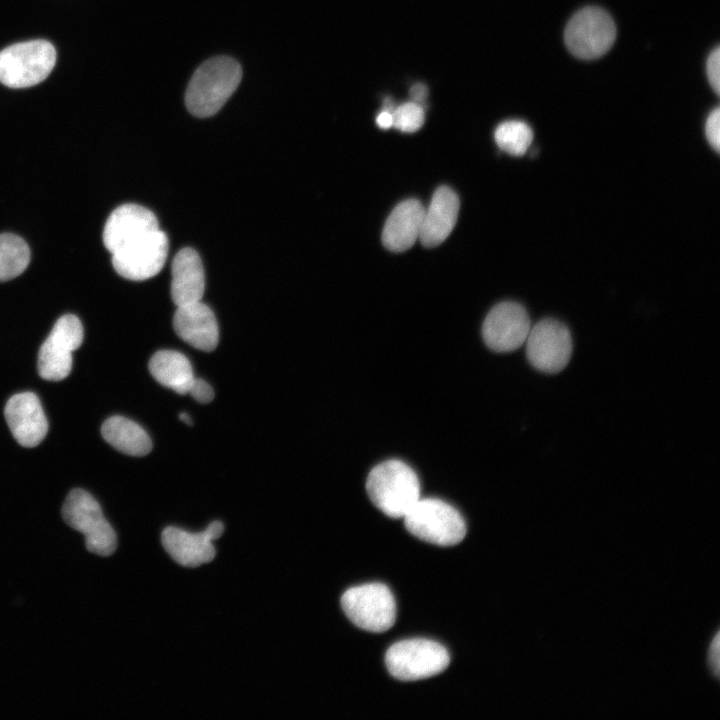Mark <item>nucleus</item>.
<instances>
[{
    "label": "nucleus",
    "instance_id": "nucleus-15",
    "mask_svg": "<svg viewBox=\"0 0 720 720\" xmlns=\"http://www.w3.org/2000/svg\"><path fill=\"white\" fill-rule=\"evenodd\" d=\"M157 229L159 223L152 211L137 204H124L108 217L103 230V243L112 254Z\"/></svg>",
    "mask_w": 720,
    "mask_h": 720
},
{
    "label": "nucleus",
    "instance_id": "nucleus-1",
    "mask_svg": "<svg viewBox=\"0 0 720 720\" xmlns=\"http://www.w3.org/2000/svg\"><path fill=\"white\" fill-rule=\"evenodd\" d=\"M242 70L237 61L220 56L205 61L192 76L186 90L188 111L200 118L216 114L238 87Z\"/></svg>",
    "mask_w": 720,
    "mask_h": 720
},
{
    "label": "nucleus",
    "instance_id": "nucleus-10",
    "mask_svg": "<svg viewBox=\"0 0 720 720\" xmlns=\"http://www.w3.org/2000/svg\"><path fill=\"white\" fill-rule=\"evenodd\" d=\"M526 355L537 370L554 374L563 370L572 354V337L565 324L545 318L530 328L526 338Z\"/></svg>",
    "mask_w": 720,
    "mask_h": 720
},
{
    "label": "nucleus",
    "instance_id": "nucleus-16",
    "mask_svg": "<svg viewBox=\"0 0 720 720\" xmlns=\"http://www.w3.org/2000/svg\"><path fill=\"white\" fill-rule=\"evenodd\" d=\"M173 326L177 335L196 349L209 352L217 347L219 330L215 315L201 301L177 306Z\"/></svg>",
    "mask_w": 720,
    "mask_h": 720
},
{
    "label": "nucleus",
    "instance_id": "nucleus-3",
    "mask_svg": "<svg viewBox=\"0 0 720 720\" xmlns=\"http://www.w3.org/2000/svg\"><path fill=\"white\" fill-rule=\"evenodd\" d=\"M408 532L439 546H453L466 535L461 514L450 504L435 498L419 499L404 516Z\"/></svg>",
    "mask_w": 720,
    "mask_h": 720
},
{
    "label": "nucleus",
    "instance_id": "nucleus-18",
    "mask_svg": "<svg viewBox=\"0 0 720 720\" xmlns=\"http://www.w3.org/2000/svg\"><path fill=\"white\" fill-rule=\"evenodd\" d=\"M424 207L419 200L407 199L399 203L388 216L382 243L390 251L403 252L419 240Z\"/></svg>",
    "mask_w": 720,
    "mask_h": 720
},
{
    "label": "nucleus",
    "instance_id": "nucleus-6",
    "mask_svg": "<svg viewBox=\"0 0 720 720\" xmlns=\"http://www.w3.org/2000/svg\"><path fill=\"white\" fill-rule=\"evenodd\" d=\"M450 656L441 644L428 639H409L392 645L385 656L389 673L398 680L415 681L443 672Z\"/></svg>",
    "mask_w": 720,
    "mask_h": 720
},
{
    "label": "nucleus",
    "instance_id": "nucleus-4",
    "mask_svg": "<svg viewBox=\"0 0 720 720\" xmlns=\"http://www.w3.org/2000/svg\"><path fill=\"white\" fill-rule=\"evenodd\" d=\"M55 62V48L46 40L16 43L0 52V82L10 88L34 86L48 77Z\"/></svg>",
    "mask_w": 720,
    "mask_h": 720
},
{
    "label": "nucleus",
    "instance_id": "nucleus-19",
    "mask_svg": "<svg viewBox=\"0 0 720 720\" xmlns=\"http://www.w3.org/2000/svg\"><path fill=\"white\" fill-rule=\"evenodd\" d=\"M171 272V297L176 306L201 301L205 274L201 258L194 249H181L172 261Z\"/></svg>",
    "mask_w": 720,
    "mask_h": 720
},
{
    "label": "nucleus",
    "instance_id": "nucleus-30",
    "mask_svg": "<svg viewBox=\"0 0 720 720\" xmlns=\"http://www.w3.org/2000/svg\"><path fill=\"white\" fill-rule=\"evenodd\" d=\"M376 124L381 129H389L393 127V114L392 111L382 109L376 117Z\"/></svg>",
    "mask_w": 720,
    "mask_h": 720
},
{
    "label": "nucleus",
    "instance_id": "nucleus-17",
    "mask_svg": "<svg viewBox=\"0 0 720 720\" xmlns=\"http://www.w3.org/2000/svg\"><path fill=\"white\" fill-rule=\"evenodd\" d=\"M459 207V198L451 188L441 186L434 192L424 209L419 236L423 246L435 247L446 240L457 222Z\"/></svg>",
    "mask_w": 720,
    "mask_h": 720
},
{
    "label": "nucleus",
    "instance_id": "nucleus-12",
    "mask_svg": "<svg viewBox=\"0 0 720 720\" xmlns=\"http://www.w3.org/2000/svg\"><path fill=\"white\" fill-rule=\"evenodd\" d=\"M530 328V319L524 306L505 301L495 305L487 314L482 336L491 350L511 352L526 341Z\"/></svg>",
    "mask_w": 720,
    "mask_h": 720
},
{
    "label": "nucleus",
    "instance_id": "nucleus-25",
    "mask_svg": "<svg viewBox=\"0 0 720 720\" xmlns=\"http://www.w3.org/2000/svg\"><path fill=\"white\" fill-rule=\"evenodd\" d=\"M706 138L711 147L719 152L720 149V110L715 108L707 117L705 123Z\"/></svg>",
    "mask_w": 720,
    "mask_h": 720
},
{
    "label": "nucleus",
    "instance_id": "nucleus-21",
    "mask_svg": "<svg viewBox=\"0 0 720 720\" xmlns=\"http://www.w3.org/2000/svg\"><path fill=\"white\" fill-rule=\"evenodd\" d=\"M104 440L118 451L131 456H144L152 449L147 432L136 422L123 416L108 418L101 427Z\"/></svg>",
    "mask_w": 720,
    "mask_h": 720
},
{
    "label": "nucleus",
    "instance_id": "nucleus-31",
    "mask_svg": "<svg viewBox=\"0 0 720 720\" xmlns=\"http://www.w3.org/2000/svg\"><path fill=\"white\" fill-rule=\"evenodd\" d=\"M179 419L188 425H191V423H192L191 417L185 412H182L179 414Z\"/></svg>",
    "mask_w": 720,
    "mask_h": 720
},
{
    "label": "nucleus",
    "instance_id": "nucleus-28",
    "mask_svg": "<svg viewBox=\"0 0 720 720\" xmlns=\"http://www.w3.org/2000/svg\"><path fill=\"white\" fill-rule=\"evenodd\" d=\"M188 393L200 403H208L214 398L213 388L203 379L194 378Z\"/></svg>",
    "mask_w": 720,
    "mask_h": 720
},
{
    "label": "nucleus",
    "instance_id": "nucleus-23",
    "mask_svg": "<svg viewBox=\"0 0 720 720\" xmlns=\"http://www.w3.org/2000/svg\"><path fill=\"white\" fill-rule=\"evenodd\" d=\"M498 147L513 156L525 154L532 143L530 126L520 120H508L499 124L494 133Z\"/></svg>",
    "mask_w": 720,
    "mask_h": 720
},
{
    "label": "nucleus",
    "instance_id": "nucleus-24",
    "mask_svg": "<svg viewBox=\"0 0 720 720\" xmlns=\"http://www.w3.org/2000/svg\"><path fill=\"white\" fill-rule=\"evenodd\" d=\"M392 114L393 127L405 133L416 132L423 126L425 120L423 106L413 101L396 106Z\"/></svg>",
    "mask_w": 720,
    "mask_h": 720
},
{
    "label": "nucleus",
    "instance_id": "nucleus-7",
    "mask_svg": "<svg viewBox=\"0 0 720 720\" xmlns=\"http://www.w3.org/2000/svg\"><path fill=\"white\" fill-rule=\"evenodd\" d=\"M341 606L353 624L369 632H385L396 619L394 596L381 583L364 584L346 590L341 597Z\"/></svg>",
    "mask_w": 720,
    "mask_h": 720
},
{
    "label": "nucleus",
    "instance_id": "nucleus-2",
    "mask_svg": "<svg viewBox=\"0 0 720 720\" xmlns=\"http://www.w3.org/2000/svg\"><path fill=\"white\" fill-rule=\"evenodd\" d=\"M366 490L372 503L392 518L404 517L420 499L416 473L399 460L375 466L368 475Z\"/></svg>",
    "mask_w": 720,
    "mask_h": 720
},
{
    "label": "nucleus",
    "instance_id": "nucleus-11",
    "mask_svg": "<svg viewBox=\"0 0 720 720\" xmlns=\"http://www.w3.org/2000/svg\"><path fill=\"white\" fill-rule=\"evenodd\" d=\"M168 247L167 235L159 228L112 253V265L126 279L146 280L163 268Z\"/></svg>",
    "mask_w": 720,
    "mask_h": 720
},
{
    "label": "nucleus",
    "instance_id": "nucleus-27",
    "mask_svg": "<svg viewBox=\"0 0 720 720\" xmlns=\"http://www.w3.org/2000/svg\"><path fill=\"white\" fill-rule=\"evenodd\" d=\"M707 666L709 672L716 679L720 676V632L716 631L710 641L707 651Z\"/></svg>",
    "mask_w": 720,
    "mask_h": 720
},
{
    "label": "nucleus",
    "instance_id": "nucleus-8",
    "mask_svg": "<svg viewBox=\"0 0 720 720\" xmlns=\"http://www.w3.org/2000/svg\"><path fill=\"white\" fill-rule=\"evenodd\" d=\"M616 27L611 16L598 7H585L566 25L564 41L575 57L585 60L603 56L613 45Z\"/></svg>",
    "mask_w": 720,
    "mask_h": 720
},
{
    "label": "nucleus",
    "instance_id": "nucleus-26",
    "mask_svg": "<svg viewBox=\"0 0 720 720\" xmlns=\"http://www.w3.org/2000/svg\"><path fill=\"white\" fill-rule=\"evenodd\" d=\"M709 83L717 95L720 93V48L716 47L706 62Z\"/></svg>",
    "mask_w": 720,
    "mask_h": 720
},
{
    "label": "nucleus",
    "instance_id": "nucleus-5",
    "mask_svg": "<svg viewBox=\"0 0 720 720\" xmlns=\"http://www.w3.org/2000/svg\"><path fill=\"white\" fill-rule=\"evenodd\" d=\"M62 516L71 528L84 534L89 552L99 556L114 553L117 535L90 493L80 488L71 490L64 501Z\"/></svg>",
    "mask_w": 720,
    "mask_h": 720
},
{
    "label": "nucleus",
    "instance_id": "nucleus-9",
    "mask_svg": "<svg viewBox=\"0 0 720 720\" xmlns=\"http://www.w3.org/2000/svg\"><path fill=\"white\" fill-rule=\"evenodd\" d=\"M83 337V326L77 316L66 314L60 317L40 347V376L49 381L65 379L72 370V352L81 346Z\"/></svg>",
    "mask_w": 720,
    "mask_h": 720
},
{
    "label": "nucleus",
    "instance_id": "nucleus-20",
    "mask_svg": "<svg viewBox=\"0 0 720 720\" xmlns=\"http://www.w3.org/2000/svg\"><path fill=\"white\" fill-rule=\"evenodd\" d=\"M149 371L157 382L178 394H187L195 378L188 358L174 350L157 351L149 361Z\"/></svg>",
    "mask_w": 720,
    "mask_h": 720
},
{
    "label": "nucleus",
    "instance_id": "nucleus-22",
    "mask_svg": "<svg viewBox=\"0 0 720 720\" xmlns=\"http://www.w3.org/2000/svg\"><path fill=\"white\" fill-rule=\"evenodd\" d=\"M29 262L30 250L21 237L11 233L0 234V282L19 276Z\"/></svg>",
    "mask_w": 720,
    "mask_h": 720
},
{
    "label": "nucleus",
    "instance_id": "nucleus-29",
    "mask_svg": "<svg viewBox=\"0 0 720 720\" xmlns=\"http://www.w3.org/2000/svg\"><path fill=\"white\" fill-rule=\"evenodd\" d=\"M412 101L422 105L428 96V88L422 83L414 84L410 89Z\"/></svg>",
    "mask_w": 720,
    "mask_h": 720
},
{
    "label": "nucleus",
    "instance_id": "nucleus-14",
    "mask_svg": "<svg viewBox=\"0 0 720 720\" xmlns=\"http://www.w3.org/2000/svg\"><path fill=\"white\" fill-rule=\"evenodd\" d=\"M4 415L15 440L24 447L39 445L48 432V421L38 396L33 392L13 395Z\"/></svg>",
    "mask_w": 720,
    "mask_h": 720
},
{
    "label": "nucleus",
    "instance_id": "nucleus-13",
    "mask_svg": "<svg viewBox=\"0 0 720 720\" xmlns=\"http://www.w3.org/2000/svg\"><path fill=\"white\" fill-rule=\"evenodd\" d=\"M224 531L221 521H213L202 532H189L179 527H166L161 536L163 547L178 564L197 567L213 560L216 550L213 541Z\"/></svg>",
    "mask_w": 720,
    "mask_h": 720
}]
</instances>
